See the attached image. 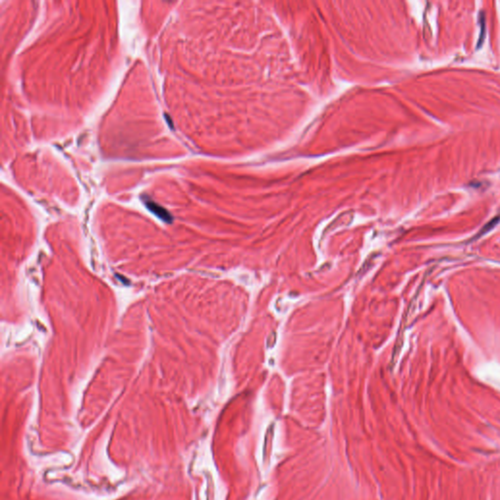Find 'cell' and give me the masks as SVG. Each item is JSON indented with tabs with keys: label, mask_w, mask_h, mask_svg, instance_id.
I'll use <instances>...</instances> for the list:
<instances>
[{
	"label": "cell",
	"mask_w": 500,
	"mask_h": 500,
	"mask_svg": "<svg viewBox=\"0 0 500 500\" xmlns=\"http://www.w3.org/2000/svg\"><path fill=\"white\" fill-rule=\"evenodd\" d=\"M146 205H147V207L150 209L151 212L154 213L161 219H163V220L166 221V222H170L171 221L170 214L167 212L162 206H160L159 204L148 200V201H146Z\"/></svg>",
	"instance_id": "cell-1"
}]
</instances>
